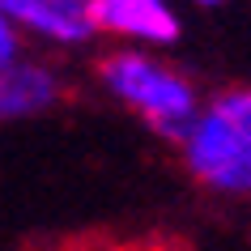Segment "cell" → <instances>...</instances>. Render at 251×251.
Returning a JSON list of instances; mask_svg holds the SVG:
<instances>
[{
  "mask_svg": "<svg viewBox=\"0 0 251 251\" xmlns=\"http://www.w3.org/2000/svg\"><path fill=\"white\" fill-rule=\"evenodd\" d=\"M98 34L136 43V47H175L183 34V17L171 0H90Z\"/></svg>",
  "mask_w": 251,
  "mask_h": 251,
  "instance_id": "cell-3",
  "label": "cell"
},
{
  "mask_svg": "<svg viewBox=\"0 0 251 251\" xmlns=\"http://www.w3.org/2000/svg\"><path fill=\"white\" fill-rule=\"evenodd\" d=\"M94 77H98L106 98L128 106L136 119H145L166 141L183 132L187 119L196 115V106L204 102L200 85L183 68L166 64L153 47H136V43H119L111 51H102Z\"/></svg>",
  "mask_w": 251,
  "mask_h": 251,
  "instance_id": "cell-2",
  "label": "cell"
},
{
  "mask_svg": "<svg viewBox=\"0 0 251 251\" xmlns=\"http://www.w3.org/2000/svg\"><path fill=\"white\" fill-rule=\"evenodd\" d=\"M64 102V73L51 60L17 55L0 68V124L39 119Z\"/></svg>",
  "mask_w": 251,
  "mask_h": 251,
  "instance_id": "cell-5",
  "label": "cell"
},
{
  "mask_svg": "<svg viewBox=\"0 0 251 251\" xmlns=\"http://www.w3.org/2000/svg\"><path fill=\"white\" fill-rule=\"evenodd\" d=\"M17 55H26V34L13 26V17L0 9V68L13 64Z\"/></svg>",
  "mask_w": 251,
  "mask_h": 251,
  "instance_id": "cell-6",
  "label": "cell"
},
{
  "mask_svg": "<svg viewBox=\"0 0 251 251\" xmlns=\"http://www.w3.org/2000/svg\"><path fill=\"white\" fill-rule=\"evenodd\" d=\"M175 145L196 187L230 204H251V85L209 94Z\"/></svg>",
  "mask_w": 251,
  "mask_h": 251,
  "instance_id": "cell-1",
  "label": "cell"
},
{
  "mask_svg": "<svg viewBox=\"0 0 251 251\" xmlns=\"http://www.w3.org/2000/svg\"><path fill=\"white\" fill-rule=\"evenodd\" d=\"M0 9L13 17L22 34L60 51H77L98 39L90 0H0Z\"/></svg>",
  "mask_w": 251,
  "mask_h": 251,
  "instance_id": "cell-4",
  "label": "cell"
},
{
  "mask_svg": "<svg viewBox=\"0 0 251 251\" xmlns=\"http://www.w3.org/2000/svg\"><path fill=\"white\" fill-rule=\"evenodd\" d=\"M196 9H222V4H230V0H192Z\"/></svg>",
  "mask_w": 251,
  "mask_h": 251,
  "instance_id": "cell-7",
  "label": "cell"
}]
</instances>
